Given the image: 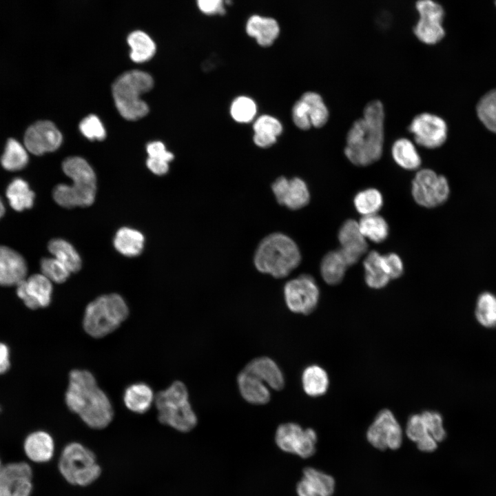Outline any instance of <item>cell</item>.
Instances as JSON below:
<instances>
[{"mask_svg": "<svg viewBox=\"0 0 496 496\" xmlns=\"http://www.w3.org/2000/svg\"><path fill=\"white\" fill-rule=\"evenodd\" d=\"M65 402L72 413L92 429H103L114 419V411L110 399L88 370L70 371Z\"/></svg>", "mask_w": 496, "mask_h": 496, "instance_id": "1", "label": "cell"}, {"mask_svg": "<svg viewBox=\"0 0 496 496\" xmlns=\"http://www.w3.org/2000/svg\"><path fill=\"white\" fill-rule=\"evenodd\" d=\"M384 111L380 101L369 103L363 116L356 120L347 136L344 154L358 166H366L378 161L384 144Z\"/></svg>", "mask_w": 496, "mask_h": 496, "instance_id": "2", "label": "cell"}, {"mask_svg": "<svg viewBox=\"0 0 496 496\" xmlns=\"http://www.w3.org/2000/svg\"><path fill=\"white\" fill-rule=\"evenodd\" d=\"M63 172L72 180V184H59L52 192L53 198L65 208L88 207L95 199L96 175L83 158L79 156L67 158L62 164Z\"/></svg>", "mask_w": 496, "mask_h": 496, "instance_id": "3", "label": "cell"}, {"mask_svg": "<svg viewBox=\"0 0 496 496\" xmlns=\"http://www.w3.org/2000/svg\"><path fill=\"white\" fill-rule=\"evenodd\" d=\"M301 260L297 245L289 236L273 233L262 240L254 255L256 269L275 278L287 276Z\"/></svg>", "mask_w": 496, "mask_h": 496, "instance_id": "4", "label": "cell"}, {"mask_svg": "<svg viewBox=\"0 0 496 496\" xmlns=\"http://www.w3.org/2000/svg\"><path fill=\"white\" fill-rule=\"evenodd\" d=\"M154 404L159 422L178 431L189 432L198 423L197 416L189 401L187 386L181 381H174L158 391Z\"/></svg>", "mask_w": 496, "mask_h": 496, "instance_id": "5", "label": "cell"}, {"mask_svg": "<svg viewBox=\"0 0 496 496\" xmlns=\"http://www.w3.org/2000/svg\"><path fill=\"white\" fill-rule=\"evenodd\" d=\"M128 315V307L121 296L102 295L85 307L83 327L88 335L100 339L116 331Z\"/></svg>", "mask_w": 496, "mask_h": 496, "instance_id": "6", "label": "cell"}, {"mask_svg": "<svg viewBox=\"0 0 496 496\" xmlns=\"http://www.w3.org/2000/svg\"><path fill=\"white\" fill-rule=\"evenodd\" d=\"M152 87V76L143 71L132 70L118 76L112 85V95L120 114L130 121L145 116L149 108L140 96Z\"/></svg>", "mask_w": 496, "mask_h": 496, "instance_id": "7", "label": "cell"}, {"mask_svg": "<svg viewBox=\"0 0 496 496\" xmlns=\"http://www.w3.org/2000/svg\"><path fill=\"white\" fill-rule=\"evenodd\" d=\"M58 468L68 483L81 487L93 484L102 471L94 452L78 442H70L64 446Z\"/></svg>", "mask_w": 496, "mask_h": 496, "instance_id": "8", "label": "cell"}, {"mask_svg": "<svg viewBox=\"0 0 496 496\" xmlns=\"http://www.w3.org/2000/svg\"><path fill=\"white\" fill-rule=\"evenodd\" d=\"M450 188L447 179L430 169L418 171L412 182V195L415 202L425 207L444 203Z\"/></svg>", "mask_w": 496, "mask_h": 496, "instance_id": "9", "label": "cell"}, {"mask_svg": "<svg viewBox=\"0 0 496 496\" xmlns=\"http://www.w3.org/2000/svg\"><path fill=\"white\" fill-rule=\"evenodd\" d=\"M415 8L420 19L413 28L415 35L425 44L437 43L445 36L442 25L444 17L443 8L433 0H418Z\"/></svg>", "mask_w": 496, "mask_h": 496, "instance_id": "10", "label": "cell"}, {"mask_svg": "<svg viewBox=\"0 0 496 496\" xmlns=\"http://www.w3.org/2000/svg\"><path fill=\"white\" fill-rule=\"evenodd\" d=\"M275 440L282 451L302 458L312 456L316 451V431L312 428L303 429L296 423L280 424L276 430Z\"/></svg>", "mask_w": 496, "mask_h": 496, "instance_id": "11", "label": "cell"}, {"mask_svg": "<svg viewBox=\"0 0 496 496\" xmlns=\"http://www.w3.org/2000/svg\"><path fill=\"white\" fill-rule=\"evenodd\" d=\"M284 294L288 308L302 314H309L316 309L320 296L314 279L305 274L287 282Z\"/></svg>", "mask_w": 496, "mask_h": 496, "instance_id": "12", "label": "cell"}, {"mask_svg": "<svg viewBox=\"0 0 496 496\" xmlns=\"http://www.w3.org/2000/svg\"><path fill=\"white\" fill-rule=\"evenodd\" d=\"M369 442L379 450H395L401 446L402 431L393 413L383 409L376 415L366 431Z\"/></svg>", "mask_w": 496, "mask_h": 496, "instance_id": "13", "label": "cell"}, {"mask_svg": "<svg viewBox=\"0 0 496 496\" xmlns=\"http://www.w3.org/2000/svg\"><path fill=\"white\" fill-rule=\"evenodd\" d=\"M409 130L414 136L416 143L422 147L434 149L442 146L447 138L448 127L441 117L422 113L413 118Z\"/></svg>", "mask_w": 496, "mask_h": 496, "instance_id": "14", "label": "cell"}, {"mask_svg": "<svg viewBox=\"0 0 496 496\" xmlns=\"http://www.w3.org/2000/svg\"><path fill=\"white\" fill-rule=\"evenodd\" d=\"M32 471L26 462L8 464L0 469V496H30Z\"/></svg>", "mask_w": 496, "mask_h": 496, "instance_id": "15", "label": "cell"}, {"mask_svg": "<svg viewBox=\"0 0 496 496\" xmlns=\"http://www.w3.org/2000/svg\"><path fill=\"white\" fill-rule=\"evenodd\" d=\"M61 142L60 131L49 121L36 122L27 129L24 135L25 147L38 156L57 149Z\"/></svg>", "mask_w": 496, "mask_h": 496, "instance_id": "16", "label": "cell"}, {"mask_svg": "<svg viewBox=\"0 0 496 496\" xmlns=\"http://www.w3.org/2000/svg\"><path fill=\"white\" fill-rule=\"evenodd\" d=\"M52 282L42 273L32 275L17 285V294L30 309L48 307L51 302Z\"/></svg>", "mask_w": 496, "mask_h": 496, "instance_id": "17", "label": "cell"}, {"mask_svg": "<svg viewBox=\"0 0 496 496\" xmlns=\"http://www.w3.org/2000/svg\"><path fill=\"white\" fill-rule=\"evenodd\" d=\"M271 188L278 203L290 209H301L309 202L308 187L299 178L288 180L280 176L274 181Z\"/></svg>", "mask_w": 496, "mask_h": 496, "instance_id": "18", "label": "cell"}, {"mask_svg": "<svg viewBox=\"0 0 496 496\" xmlns=\"http://www.w3.org/2000/svg\"><path fill=\"white\" fill-rule=\"evenodd\" d=\"M338 240L341 245L339 251L347 266L356 263L368 247L359 224L354 220H347L343 223L338 233Z\"/></svg>", "mask_w": 496, "mask_h": 496, "instance_id": "19", "label": "cell"}, {"mask_svg": "<svg viewBox=\"0 0 496 496\" xmlns=\"http://www.w3.org/2000/svg\"><path fill=\"white\" fill-rule=\"evenodd\" d=\"M27 265L23 256L15 250L0 245V285H17L26 278Z\"/></svg>", "mask_w": 496, "mask_h": 496, "instance_id": "20", "label": "cell"}, {"mask_svg": "<svg viewBox=\"0 0 496 496\" xmlns=\"http://www.w3.org/2000/svg\"><path fill=\"white\" fill-rule=\"evenodd\" d=\"M335 481L329 475L313 468H306L297 485L298 496H331Z\"/></svg>", "mask_w": 496, "mask_h": 496, "instance_id": "21", "label": "cell"}, {"mask_svg": "<svg viewBox=\"0 0 496 496\" xmlns=\"http://www.w3.org/2000/svg\"><path fill=\"white\" fill-rule=\"evenodd\" d=\"M23 449L27 457L32 462H48L54 456V440L48 432L43 430L35 431L25 437Z\"/></svg>", "mask_w": 496, "mask_h": 496, "instance_id": "22", "label": "cell"}, {"mask_svg": "<svg viewBox=\"0 0 496 496\" xmlns=\"http://www.w3.org/2000/svg\"><path fill=\"white\" fill-rule=\"evenodd\" d=\"M156 394L145 382H137L128 385L123 391V401L125 407L136 414L147 413L154 404Z\"/></svg>", "mask_w": 496, "mask_h": 496, "instance_id": "23", "label": "cell"}, {"mask_svg": "<svg viewBox=\"0 0 496 496\" xmlns=\"http://www.w3.org/2000/svg\"><path fill=\"white\" fill-rule=\"evenodd\" d=\"M243 369L252 373L274 390L280 391L285 386V379L280 369L268 357L253 359Z\"/></svg>", "mask_w": 496, "mask_h": 496, "instance_id": "24", "label": "cell"}, {"mask_svg": "<svg viewBox=\"0 0 496 496\" xmlns=\"http://www.w3.org/2000/svg\"><path fill=\"white\" fill-rule=\"evenodd\" d=\"M246 32L256 39L258 44L268 47L273 43L280 34V27L276 19L253 15L246 23Z\"/></svg>", "mask_w": 496, "mask_h": 496, "instance_id": "25", "label": "cell"}, {"mask_svg": "<svg viewBox=\"0 0 496 496\" xmlns=\"http://www.w3.org/2000/svg\"><path fill=\"white\" fill-rule=\"evenodd\" d=\"M238 389L242 397L254 404H265L270 400L267 385L252 373L242 369L237 377Z\"/></svg>", "mask_w": 496, "mask_h": 496, "instance_id": "26", "label": "cell"}, {"mask_svg": "<svg viewBox=\"0 0 496 496\" xmlns=\"http://www.w3.org/2000/svg\"><path fill=\"white\" fill-rule=\"evenodd\" d=\"M143 234L133 228L123 227L116 233L113 244L114 248L122 255L135 257L140 255L144 248Z\"/></svg>", "mask_w": 496, "mask_h": 496, "instance_id": "27", "label": "cell"}, {"mask_svg": "<svg viewBox=\"0 0 496 496\" xmlns=\"http://www.w3.org/2000/svg\"><path fill=\"white\" fill-rule=\"evenodd\" d=\"M130 48V56L136 63H143L154 56L156 50L154 41L150 35L141 30L131 32L127 37Z\"/></svg>", "mask_w": 496, "mask_h": 496, "instance_id": "28", "label": "cell"}, {"mask_svg": "<svg viewBox=\"0 0 496 496\" xmlns=\"http://www.w3.org/2000/svg\"><path fill=\"white\" fill-rule=\"evenodd\" d=\"M48 249L54 258L63 264L70 272L75 273L81 269V258L69 242L61 238H54L49 242Z\"/></svg>", "mask_w": 496, "mask_h": 496, "instance_id": "29", "label": "cell"}, {"mask_svg": "<svg viewBox=\"0 0 496 496\" xmlns=\"http://www.w3.org/2000/svg\"><path fill=\"white\" fill-rule=\"evenodd\" d=\"M6 196L10 206L17 211L31 208L34 193L26 181L17 178L11 181L6 189Z\"/></svg>", "mask_w": 496, "mask_h": 496, "instance_id": "30", "label": "cell"}, {"mask_svg": "<svg viewBox=\"0 0 496 496\" xmlns=\"http://www.w3.org/2000/svg\"><path fill=\"white\" fill-rule=\"evenodd\" d=\"M391 152L395 162L405 169L414 170L421 165V158L415 145L407 138H401L395 141Z\"/></svg>", "mask_w": 496, "mask_h": 496, "instance_id": "31", "label": "cell"}, {"mask_svg": "<svg viewBox=\"0 0 496 496\" xmlns=\"http://www.w3.org/2000/svg\"><path fill=\"white\" fill-rule=\"evenodd\" d=\"M304 392L309 396L324 395L329 386V378L324 369L318 365H310L304 369L302 375Z\"/></svg>", "mask_w": 496, "mask_h": 496, "instance_id": "32", "label": "cell"}, {"mask_svg": "<svg viewBox=\"0 0 496 496\" xmlns=\"http://www.w3.org/2000/svg\"><path fill=\"white\" fill-rule=\"evenodd\" d=\"M382 257L378 252L372 251L364 261L365 281L371 288H382L389 282L390 278L382 267Z\"/></svg>", "mask_w": 496, "mask_h": 496, "instance_id": "33", "label": "cell"}, {"mask_svg": "<svg viewBox=\"0 0 496 496\" xmlns=\"http://www.w3.org/2000/svg\"><path fill=\"white\" fill-rule=\"evenodd\" d=\"M347 265L338 251H333L323 258L320 272L324 280L329 285L340 282L344 276Z\"/></svg>", "mask_w": 496, "mask_h": 496, "instance_id": "34", "label": "cell"}, {"mask_svg": "<svg viewBox=\"0 0 496 496\" xmlns=\"http://www.w3.org/2000/svg\"><path fill=\"white\" fill-rule=\"evenodd\" d=\"M146 149L148 154L146 163L149 169L156 175L165 174L169 169V162L174 158L173 154L160 141L148 143Z\"/></svg>", "mask_w": 496, "mask_h": 496, "instance_id": "35", "label": "cell"}, {"mask_svg": "<svg viewBox=\"0 0 496 496\" xmlns=\"http://www.w3.org/2000/svg\"><path fill=\"white\" fill-rule=\"evenodd\" d=\"M28 163V154L26 148L14 138L8 140L4 152L1 158L3 167L8 171H17L23 169Z\"/></svg>", "mask_w": 496, "mask_h": 496, "instance_id": "36", "label": "cell"}, {"mask_svg": "<svg viewBox=\"0 0 496 496\" xmlns=\"http://www.w3.org/2000/svg\"><path fill=\"white\" fill-rule=\"evenodd\" d=\"M475 316L477 322L488 329L496 328V296L485 291L477 299Z\"/></svg>", "mask_w": 496, "mask_h": 496, "instance_id": "37", "label": "cell"}, {"mask_svg": "<svg viewBox=\"0 0 496 496\" xmlns=\"http://www.w3.org/2000/svg\"><path fill=\"white\" fill-rule=\"evenodd\" d=\"M358 224L364 238L374 242H382L388 236L389 226L386 221L376 214L363 216Z\"/></svg>", "mask_w": 496, "mask_h": 496, "instance_id": "38", "label": "cell"}, {"mask_svg": "<svg viewBox=\"0 0 496 496\" xmlns=\"http://www.w3.org/2000/svg\"><path fill=\"white\" fill-rule=\"evenodd\" d=\"M476 112L486 128L496 134V88L488 92L479 99Z\"/></svg>", "mask_w": 496, "mask_h": 496, "instance_id": "39", "label": "cell"}, {"mask_svg": "<svg viewBox=\"0 0 496 496\" xmlns=\"http://www.w3.org/2000/svg\"><path fill=\"white\" fill-rule=\"evenodd\" d=\"M300 99L307 104L311 126H324L328 121L329 111L321 96L313 92H307Z\"/></svg>", "mask_w": 496, "mask_h": 496, "instance_id": "40", "label": "cell"}, {"mask_svg": "<svg viewBox=\"0 0 496 496\" xmlns=\"http://www.w3.org/2000/svg\"><path fill=\"white\" fill-rule=\"evenodd\" d=\"M357 211L363 216L376 214L382 207L383 198L376 189L369 188L359 192L353 200Z\"/></svg>", "mask_w": 496, "mask_h": 496, "instance_id": "41", "label": "cell"}, {"mask_svg": "<svg viewBox=\"0 0 496 496\" xmlns=\"http://www.w3.org/2000/svg\"><path fill=\"white\" fill-rule=\"evenodd\" d=\"M230 113L236 121L248 123L256 114V105L251 99L245 96H238L232 102Z\"/></svg>", "mask_w": 496, "mask_h": 496, "instance_id": "42", "label": "cell"}, {"mask_svg": "<svg viewBox=\"0 0 496 496\" xmlns=\"http://www.w3.org/2000/svg\"><path fill=\"white\" fill-rule=\"evenodd\" d=\"M41 273L51 282L62 283L67 280L71 273L55 258H43L40 263Z\"/></svg>", "mask_w": 496, "mask_h": 496, "instance_id": "43", "label": "cell"}, {"mask_svg": "<svg viewBox=\"0 0 496 496\" xmlns=\"http://www.w3.org/2000/svg\"><path fill=\"white\" fill-rule=\"evenodd\" d=\"M428 433L437 442L443 441L446 437V432L443 426V418L436 411H426L421 413Z\"/></svg>", "mask_w": 496, "mask_h": 496, "instance_id": "44", "label": "cell"}, {"mask_svg": "<svg viewBox=\"0 0 496 496\" xmlns=\"http://www.w3.org/2000/svg\"><path fill=\"white\" fill-rule=\"evenodd\" d=\"M81 132L90 140H103L105 137V130L100 119L95 115H89L79 124Z\"/></svg>", "mask_w": 496, "mask_h": 496, "instance_id": "45", "label": "cell"}, {"mask_svg": "<svg viewBox=\"0 0 496 496\" xmlns=\"http://www.w3.org/2000/svg\"><path fill=\"white\" fill-rule=\"evenodd\" d=\"M254 133H261L277 137L282 131L280 122L273 116L262 115L254 124Z\"/></svg>", "mask_w": 496, "mask_h": 496, "instance_id": "46", "label": "cell"}, {"mask_svg": "<svg viewBox=\"0 0 496 496\" xmlns=\"http://www.w3.org/2000/svg\"><path fill=\"white\" fill-rule=\"evenodd\" d=\"M406 434L411 441L415 443L424 437L430 435L426 430L421 414H413L409 417L406 424Z\"/></svg>", "mask_w": 496, "mask_h": 496, "instance_id": "47", "label": "cell"}, {"mask_svg": "<svg viewBox=\"0 0 496 496\" xmlns=\"http://www.w3.org/2000/svg\"><path fill=\"white\" fill-rule=\"evenodd\" d=\"M292 118L296 127L302 130H309L312 127L307 104L302 99L297 101L292 108Z\"/></svg>", "mask_w": 496, "mask_h": 496, "instance_id": "48", "label": "cell"}, {"mask_svg": "<svg viewBox=\"0 0 496 496\" xmlns=\"http://www.w3.org/2000/svg\"><path fill=\"white\" fill-rule=\"evenodd\" d=\"M382 267L391 278H397L403 273V263L395 254L391 253L382 257Z\"/></svg>", "mask_w": 496, "mask_h": 496, "instance_id": "49", "label": "cell"}, {"mask_svg": "<svg viewBox=\"0 0 496 496\" xmlns=\"http://www.w3.org/2000/svg\"><path fill=\"white\" fill-rule=\"evenodd\" d=\"M198 9L207 15L225 13V0H196Z\"/></svg>", "mask_w": 496, "mask_h": 496, "instance_id": "50", "label": "cell"}, {"mask_svg": "<svg viewBox=\"0 0 496 496\" xmlns=\"http://www.w3.org/2000/svg\"><path fill=\"white\" fill-rule=\"evenodd\" d=\"M10 365V348L6 343L0 342V375L6 373Z\"/></svg>", "mask_w": 496, "mask_h": 496, "instance_id": "51", "label": "cell"}, {"mask_svg": "<svg viewBox=\"0 0 496 496\" xmlns=\"http://www.w3.org/2000/svg\"><path fill=\"white\" fill-rule=\"evenodd\" d=\"M416 444L418 449L424 452H433L437 447V442L431 435L424 437Z\"/></svg>", "mask_w": 496, "mask_h": 496, "instance_id": "52", "label": "cell"}, {"mask_svg": "<svg viewBox=\"0 0 496 496\" xmlns=\"http://www.w3.org/2000/svg\"><path fill=\"white\" fill-rule=\"evenodd\" d=\"M277 137L261 133H254V141L256 145L260 147H268L276 141Z\"/></svg>", "mask_w": 496, "mask_h": 496, "instance_id": "53", "label": "cell"}, {"mask_svg": "<svg viewBox=\"0 0 496 496\" xmlns=\"http://www.w3.org/2000/svg\"><path fill=\"white\" fill-rule=\"evenodd\" d=\"M4 213H5V207H4V205H3V203L1 200V199L0 198V219L3 216Z\"/></svg>", "mask_w": 496, "mask_h": 496, "instance_id": "54", "label": "cell"}, {"mask_svg": "<svg viewBox=\"0 0 496 496\" xmlns=\"http://www.w3.org/2000/svg\"><path fill=\"white\" fill-rule=\"evenodd\" d=\"M1 462H0V469H1Z\"/></svg>", "mask_w": 496, "mask_h": 496, "instance_id": "55", "label": "cell"}, {"mask_svg": "<svg viewBox=\"0 0 496 496\" xmlns=\"http://www.w3.org/2000/svg\"><path fill=\"white\" fill-rule=\"evenodd\" d=\"M495 6H496V0H495Z\"/></svg>", "mask_w": 496, "mask_h": 496, "instance_id": "56", "label": "cell"}]
</instances>
